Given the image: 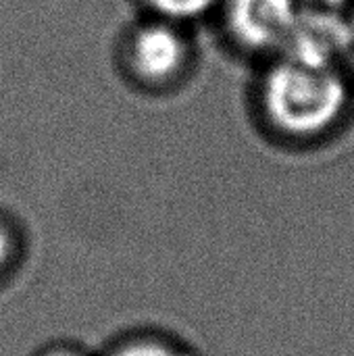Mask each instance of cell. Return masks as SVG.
I'll use <instances>...</instances> for the list:
<instances>
[{
  "mask_svg": "<svg viewBox=\"0 0 354 356\" xmlns=\"http://www.w3.org/2000/svg\"><path fill=\"white\" fill-rule=\"evenodd\" d=\"M353 79L342 67H321L288 56L265 60L257 104L267 125L288 140L309 142L334 131L353 102Z\"/></svg>",
  "mask_w": 354,
  "mask_h": 356,
  "instance_id": "obj_1",
  "label": "cell"
},
{
  "mask_svg": "<svg viewBox=\"0 0 354 356\" xmlns=\"http://www.w3.org/2000/svg\"><path fill=\"white\" fill-rule=\"evenodd\" d=\"M119 58L136 86L152 92L171 90L194 67V42L188 25L146 15L123 33Z\"/></svg>",
  "mask_w": 354,
  "mask_h": 356,
  "instance_id": "obj_2",
  "label": "cell"
},
{
  "mask_svg": "<svg viewBox=\"0 0 354 356\" xmlns=\"http://www.w3.org/2000/svg\"><path fill=\"white\" fill-rule=\"evenodd\" d=\"M300 6V0H223L217 15L238 52L269 60L286 46Z\"/></svg>",
  "mask_w": 354,
  "mask_h": 356,
  "instance_id": "obj_3",
  "label": "cell"
},
{
  "mask_svg": "<svg viewBox=\"0 0 354 356\" xmlns=\"http://www.w3.org/2000/svg\"><path fill=\"white\" fill-rule=\"evenodd\" d=\"M344 19L346 13L303 4L286 46L277 56L321 67H342Z\"/></svg>",
  "mask_w": 354,
  "mask_h": 356,
  "instance_id": "obj_4",
  "label": "cell"
},
{
  "mask_svg": "<svg viewBox=\"0 0 354 356\" xmlns=\"http://www.w3.org/2000/svg\"><path fill=\"white\" fill-rule=\"evenodd\" d=\"M148 15L190 25L211 15H217L223 0H142Z\"/></svg>",
  "mask_w": 354,
  "mask_h": 356,
  "instance_id": "obj_5",
  "label": "cell"
},
{
  "mask_svg": "<svg viewBox=\"0 0 354 356\" xmlns=\"http://www.w3.org/2000/svg\"><path fill=\"white\" fill-rule=\"evenodd\" d=\"M111 356H190L186 350L152 338H140L119 346Z\"/></svg>",
  "mask_w": 354,
  "mask_h": 356,
  "instance_id": "obj_6",
  "label": "cell"
},
{
  "mask_svg": "<svg viewBox=\"0 0 354 356\" xmlns=\"http://www.w3.org/2000/svg\"><path fill=\"white\" fill-rule=\"evenodd\" d=\"M342 69L354 81V4L344 19V40H342Z\"/></svg>",
  "mask_w": 354,
  "mask_h": 356,
  "instance_id": "obj_7",
  "label": "cell"
},
{
  "mask_svg": "<svg viewBox=\"0 0 354 356\" xmlns=\"http://www.w3.org/2000/svg\"><path fill=\"white\" fill-rule=\"evenodd\" d=\"M303 4L307 6H315V8H328V10H338V13H348L354 0H303Z\"/></svg>",
  "mask_w": 354,
  "mask_h": 356,
  "instance_id": "obj_8",
  "label": "cell"
},
{
  "mask_svg": "<svg viewBox=\"0 0 354 356\" xmlns=\"http://www.w3.org/2000/svg\"><path fill=\"white\" fill-rule=\"evenodd\" d=\"M10 236L6 234V229H2L0 227V267H4L6 265V261H8V257H10Z\"/></svg>",
  "mask_w": 354,
  "mask_h": 356,
  "instance_id": "obj_9",
  "label": "cell"
},
{
  "mask_svg": "<svg viewBox=\"0 0 354 356\" xmlns=\"http://www.w3.org/2000/svg\"><path fill=\"white\" fill-rule=\"evenodd\" d=\"M44 356H86V355H83V353H79V350H71V348H56V350L46 353Z\"/></svg>",
  "mask_w": 354,
  "mask_h": 356,
  "instance_id": "obj_10",
  "label": "cell"
}]
</instances>
